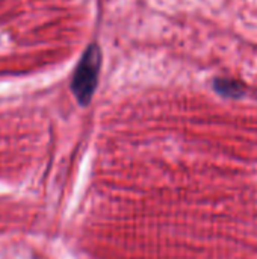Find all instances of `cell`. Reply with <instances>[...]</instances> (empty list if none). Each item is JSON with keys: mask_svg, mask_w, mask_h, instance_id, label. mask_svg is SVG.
Wrapping results in <instances>:
<instances>
[{"mask_svg": "<svg viewBox=\"0 0 257 259\" xmlns=\"http://www.w3.org/2000/svg\"><path fill=\"white\" fill-rule=\"evenodd\" d=\"M215 90L226 97H241L244 94V87L241 82L233 79H217L214 82Z\"/></svg>", "mask_w": 257, "mask_h": 259, "instance_id": "obj_2", "label": "cell"}, {"mask_svg": "<svg viewBox=\"0 0 257 259\" xmlns=\"http://www.w3.org/2000/svg\"><path fill=\"white\" fill-rule=\"evenodd\" d=\"M100 65H101L100 47L95 44H91L82 55V59L79 61L76 67L73 82H71L73 94L76 96L77 102L83 106L91 102L95 93Z\"/></svg>", "mask_w": 257, "mask_h": 259, "instance_id": "obj_1", "label": "cell"}]
</instances>
